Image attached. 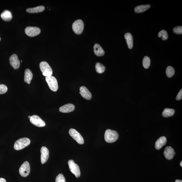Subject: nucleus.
Returning a JSON list of instances; mask_svg holds the SVG:
<instances>
[{"mask_svg":"<svg viewBox=\"0 0 182 182\" xmlns=\"http://www.w3.org/2000/svg\"><path fill=\"white\" fill-rule=\"evenodd\" d=\"M80 91V93L84 98L87 100H90L91 99V93L87 87L84 86L81 87Z\"/></svg>","mask_w":182,"mask_h":182,"instance_id":"ddd939ff","label":"nucleus"},{"mask_svg":"<svg viewBox=\"0 0 182 182\" xmlns=\"http://www.w3.org/2000/svg\"><path fill=\"white\" fill-rule=\"evenodd\" d=\"M31 143L30 140L27 138H23L17 140L14 145V149L19 151L29 146Z\"/></svg>","mask_w":182,"mask_h":182,"instance_id":"f03ea898","label":"nucleus"},{"mask_svg":"<svg viewBox=\"0 0 182 182\" xmlns=\"http://www.w3.org/2000/svg\"><path fill=\"white\" fill-rule=\"evenodd\" d=\"M25 74L24 80L26 83L30 84L33 78L32 73L29 69H27L25 70Z\"/></svg>","mask_w":182,"mask_h":182,"instance_id":"6ab92c4d","label":"nucleus"},{"mask_svg":"<svg viewBox=\"0 0 182 182\" xmlns=\"http://www.w3.org/2000/svg\"><path fill=\"white\" fill-rule=\"evenodd\" d=\"M93 51L96 55L98 57H102L104 55L105 52L101 46L95 44L93 47Z\"/></svg>","mask_w":182,"mask_h":182,"instance_id":"f3484780","label":"nucleus"},{"mask_svg":"<svg viewBox=\"0 0 182 182\" xmlns=\"http://www.w3.org/2000/svg\"><path fill=\"white\" fill-rule=\"evenodd\" d=\"M31 171V167L29 162L25 161L21 165L19 169V172L23 177L29 175Z\"/></svg>","mask_w":182,"mask_h":182,"instance_id":"6e6552de","label":"nucleus"},{"mask_svg":"<svg viewBox=\"0 0 182 182\" xmlns=\"http://www.w3.org/2000/svg\"><path fill=\"white\" fill-rule=\"evenodd\" d=\"M7 88L6 86L3 85H0V94H3L6 93Z\"/></svg>","mask_w":182,"mask_h":182,"instance_id":"c756f323","label":"nucleus"},{"mask_svg":"<svg viewBox=\"0 0 182 182\" xmlns=\"http://www.w3.org/2000/svg\"><path fill=\"white\" fill-rule=\"evenodd\" d=\"M30 121L32 124L37 127H43L46 125L45 122L37 115L31 116Z\"/></svg>","mask_w":182,"mask_h":182,"instance_id":"1a4fd4ad","label":"nucleus"},{"mask_svg":"<svg viewBox=\"0 0 182 182\" xmlns=\"http://www.w3.org/2000/svg\"><path fill=\"white\" fill-rule=\"evenodd\" d=\"M95 68L96 71L99 74L102 73L105 70V67L104 66L99 63L96 64Z\"/></svg>","mask_w":182,"mask_h":182,"instance_id":"b1692460","label":"nucleus"},{"mask_svg":"<svg viewBox=\"0 0 182 182\" xmlns=\"http://www.w3.org/2000/svg\"><path fill=\"white\" fill-rule=\"evenodd\" d=\"M174 33L177 35H181L182 33V27L181 26H177L174 28Z\"/></svg>","mask_w":182,"mask_h":182,"instance_id":"c85d7f7f","label":"nucleus"},{"mask_svg":"<svg viewBox=\"0 0 182 182\" xmlns=\"http://www.w3.org/2000/svg\"><path fill=\"white\" fill-rule=\"evenodd\" d=\"M175 182H182V180H177Z\"/></svg>","mask_w":182,"mask_h":182,"instance_id":"473e14b6","label":"nucleus"},{"mask_svg":"<svg viewBox=\"0 0 182 182\" xmlns=\"http://www.w3.org/2000/svg\"><path fill=\"white\" fill-rule=\"evenodd\" d=\"M180 166H181V167H182V162L181 161V163H180Z\"/></svg>","mask_w":182,"mask_h":182,"instance_id":"72a5a7b5","label":"nucleus"},{"mask_svg":"<svg viewBox=\"0 0 182 182\" xmlns=\"http://www.w3.org/2000/svg\"><path fill=\"white\" fill-rule=\"evenodd\" d=\"M158 36L159 37H162V39L164 41L167 40L168 37L167 31L165 30H162L160 31L158 34Z\"/></svg>","mask_w":182,"mask_h":182,"instance_id":"bb28decb","label":"nucleus"},{"mask_svg":"<svg viewBox=\"0 0 182 182\" xmlns=\"http://www.w3.org/2000/svg\"><path fill=\"white\" fill-rule=\"evenodd\" d=\"M84 28V24L81 20H77L73 23L72 25L73 31L77 35H80L82 33Z\"/></svg>","mask_w":182,"mask_h":182,"instance_id":"39448f33","label":"nucleus"},{"mask_svg":"<svg viewBox=\"0 0 182 182\" xmlns=\"http://www.w3.org/2000/svg\"><path fill=\"white\" fill-rule=\"evenodd\" d=\"M164 153L166 158L169 160L172 159L175 155L174 149L170 147H166Z\"/></svg>","mask_w":182,"mask_h":182,"instance_id":"4468645a","label":"nucleus"},{"mask_svg":"<svg viewBox=\"0 0 182 182\" xmlns=\"http://www.w3.org/2000/svg\"><path fill=\"white\" fill-rule=\"evenodd\" d=\"M9 60L10 63L14 69H18L19 68L20 63L16 55L14 54L12 55Z\"/></svg>","mask_w":182,"mask_h":182,"instance_id":"9b49d317","label":"nucleus"},{"mask_svg":"<svg viewBox=\"0 0 182 182\" xmlns=\"http://www.w3.org/2000/svg\"><path fill=\"white\" fill-rule=\"evenodd\" d=\"M167 141L166 138L165 137H160L156 142L155 145V149L157 150L160 149L163 146L166 144Z\"/></svg>","mask_w":182,"mask_h":182,"instance_id":"dca6fc26","label":"nucleus"},{"mask_svg":"<svg viewBox=\"0 0 182 182\" xmlns=\"http://www.w3.org/2000/svg\"><path fill=\"white\" fill-rule=\"evenodd\" d=\"M41 162L42 164H45L49 159V152L48 149L46 147H43L41 148Z\"/></svg>","mask_w":182,"mask_h":182,"instance_id":"f8f14e48","label":"nucleus"},{"mask_svg":"<svg viewBox=\"0 0 182 182\" xmlns=\"http://www.w3.org/2000/svg\"><path fill=\"white\" fill-rule=\"evenodd\" d=\"M104 137L106 142L107 143H112L117 140L119 138V135L116 131L107 129L105 132Z\"/></svg>","mask_w":182,"mask_h":182,"instance_id":"f257e3e1","label":"nucleus"},{"mask_svg":"<svg viewBox=\"0 0 182 182\" xmlns=\"http://www.w3.org/2000/svg\"><path fill=\"white\" fill-rule=\"evenodd\" d=\"M31 116H29V117H28V118H29V119H30V118H31Z\"/></svg>","mask_w":182,"mask_h":182,"instance_id":"f704fd0d","label":"nucleus"},{"mask_svg":"<svg viewBox=\"0 0 182 182\" xmlns=\"http://www.w3.org/2000/svg\"><path fill=\"white\" fill-rule=\"evenodd\" d=\"M151 65V60L150 58L147 56L144 57L143 60V66L146 69H147Z\"/></svg>","mask_w":182,"mask_h":182,"instance_id":"393cba45","label":"nucleus"},{"mask_svg":"<svg viewBox=\"0 0 182 182\" xmlns=\"http://www.w3.org/2000/svg\"><path fill=\"white\" fill-rule=\"evenodd\" d=\"M1 17L3 20L6 21H11L13 18L12 13L7 10H5L1 14Z\"/></svg>","mask_w":182,"mask_h":182,"instance_id":"aec40b11","label":"nucleus"},{"mask_svg":"<svg viewBox=\"0 0 182 182\" xmlns=\"http://www.w3.org/2000/svg\"><path fill=\"white\" fill-rule=\"evenodd\" d=\"M69 167L71 172L77 178L80 176L81 173L79 166L74 163L73 160H71L68 161Z\"/></svg>","mask_w":182,"mask_h":182,"instance_id":"423d86ee","label":"nucleus"},{"mask_svg":"<svg viewBox=\"0 0 182 182\" xmlns=\"http://www.w3.org/2000/svg\"><path fill=\"white\" fill-rule=\"evenodd\" d=\"M45 9L44 6L41 5L33 8H30L27 9V12L30 13H35L43 12Z\"/></svg>","mask_w":182,"mask_h":182,"instance_id":"412c9836","label":"nucleus"},{"mask_svg":"<svg viewBox=\"0 0 182 182\" xmlns=\"http://www.w3.org/2000/svg\"><path fill=\"white\" fill-rule=\"evenodd\" d=\"M125 38L129 48H132L133 46V39L132 35L131 33H127L125 35Z\"/></svg>","mask_w":182,"mask_h":182,"instance_id":"a211bd4d","label":"nucleus"},{"mask_svg":"<svg viewBox=\"0 0 182 182\" xmlns=\"http://www.w3.org/2000/svg\"><path fill=\"white\" fill-rule=\"evenodd\" d=\"M182 98V89L180 90L179 92L178 93L176 99L177 100H180Z\"/></svg>","mask_w":182,"mask_h":182,"instance_id":"7c9ffc66","label":"nucleus"},{"mask_svg":"<svg viewBox=\"0 0 182 182\" xmlns=\"http://www.w3.org/2000/svg\"><path fill=\"white\" fill-rule=\"evenodd\" d=\"M55 182H66L65 177L62 173L59 174L56 177Z\"/></svg>","mask_w":182,"mask_h":182,"instance_id":"cd10ccee","label":"nucleus"},{"mask_svg":"<svg viewBox=\"0 0 182 182\" xmlns=\"http://www.w3.org/2000/svg\"><path fill=\"white\" fill-rule=\"evenodd\" d=\"M0 182H6V181L4 179L2 178H0Z\"/></svg>","mask_w":182,"mask_h":182,"instance_id":"2f4dec72","label":"nucleus"},{"mask_svg":"<svg viewBox=\"0 0 182 182\" xmlns=\"http://www.w3.org/2000/svg\"><path fill=\"white\" fill-rule=\"evenodd\" d=\"M69 134L77 142L82 145L84 143V140L83 137L78 132L73 129H71L69 131Z\"/></svg>","mask_w":182,"mask_h":182,"instance_id":"0eeeda50","label":"nucleus"},{"mask_svg":"<svg viewBox=\"0 0 182 182\" xmlns=\"http://www.w3.org/2000/svg\"><path fill=\"white\" fill-rule=\"evenodd\" d=\"M26 35L30 37H34L39 35L41 33V30L36 27H28L25 30Z\"/></svg>","mask_w":182,"mask_h":182,"instance_id":"9d476101","label":"nucleus"},{"mask_svg":"<svg viewBox=\"0 0 182 182\" xmlns=\"http://www.w3.org/2000/svg\"><path fill=\"white\" fill-rule=\"evenodd\" d=\"M0 40H1V38H0Z\"/></svg>","mask_w":182,"mask_h":182,"instance_id":"c9c22d12","label":"nucleus"},{"mask_svg":"<svg viewBox=\"0 0 182 182\" xmlns=\"http://www.w3.org/2000/svg\"><path fill=\"white\" fill-rule=\"evenodd\" d=\"M175 70L172 67L168 66L166 70V73L167 76L169 78H171L175 74Z\"/></svg>","mask_w":182,"mask_h":182,"instance_id":"a878e982","label":"nucleus"},{"mask_svg":"<svg viewBox=\"0 0 182 182\" xmlns=\"http://www.w3.org/2000/svg\"><path fill=\"white\" fill-rule=\"evenodd\" d=\"M151 5H142L138 6L135 8V12L136 13H139L144 12L149 9Z\"/></svg>","mask_w":182,"mask_h":182,"instance_id":"4be33fe9","label":"nucleus"},{"mask_svg":"<svg viewBox=\"0 0 182 182\" xmlns=\"http://www.w3.org/2000/svg\"><path fill=\"white\" fill-rule=\"evenodd\" d=\"M75 106L71 104H68L59 108V111L61 112L68 113L74 110Z\"/></svg>","mask_w":182,"mask_h":182,"instance_id":"2eb2a0df","label":"nucleus"},{"mask_svg":"<svg viewBox=\"0 0 182 182\" xmlns=\"http://www.w3.org/2000/svg\"><path fill=\"white\" fill-rule=\"evenodd\" d=\"M45 79L50 89L54 92L57 91L59 87L57 80L56 78L51 76L46 77Z\"/></svg>","mask_w":182,"mask_h":182,"instance_id":"20e7f679","label":"nucleus"},{"mask_svg":"<svg viewBox=\"0 0 182 182\" xmlns=\"http://www.w3.org/2000/svg\"><path fill=\"white\" fill-rule=\"evenodd\" d=\"M175 113V110L170 108H165L164 110L162 115L164 117H172Z\"/></svg>","mask_w":182,"mask_h":182,"instance_id":"5701e85b","label":"nucleus"},{"mask_svg":"<svg viewBox=\"0 0 182 182\" xmlns=\"http://www.w3.org/2000/svg\"><path fill=\"white\" fill-rule=\"evenodd\" d=\"M40 67L43 75L46 77L50 76L52 75V70L46 62H42L40 63Z\"/></svg>","mask_w":182,"mask_h":182,"instance_id":"7ed1b4c3","label":"nucleus"}]
</instances>
